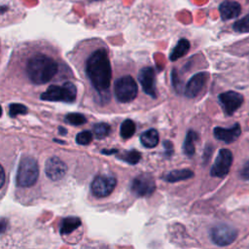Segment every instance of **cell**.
I'll use <instances>...</instances> for the list:
<instances>
[{
  "mask_svg": "<svg viewBox=\"0 0 249 249\" xmlns=\"http://www.w3.org/2000/svg\"><path fill=\"white\" fill-rule=\"evenodd\" d=\"M131 192L137 196H149L156 190V182L151 173H141L131 183Z\"/></svg>",
  "mask_w": 249,
  "mask_h": 249,
  "instance_id": "6",
  "label": "cell"
},
{
  "mask_svg": "<svg viewBox=\"0 0 249 249\" xmlns=\"http://www.w3.org/2000/svg\"><path fill=\"white\" fill-rule=\"evenodd\" d=\"M190 42L187 40V39H180L176 46L173 48L172 52L170 53V55H169V58L170 60L172 61H175L177 59H179L180 57L184 56L190 50Z\"/></svg>",
  "mask_w": 249,
  "mask_h": 249,
  "instance_id": "19",
  "label": "cell"
},
{
  "mask_svg": "<svg viewBox=\"0 0 249 249\" xmlns=\"http://www.w3.org/2000/svg\"><path fill=\"white\" fill-rule=\"evenodd\" d=\"M120 158L127 163L136 164L141 159V154L136 150H129V151H124Z\"/></svg>",
  "mask_w": 249,
  "mask_h": 249,
  "instance_id": "24",
  "label": "cell"
},
{
  "mask_svg": "<svg viewBox=\"0 0 249 249\" xmlns=\"http://www.w3.org/2000/svg\"><path fill=\"white\" fill-rule=\"evenodd\" d=\"M26 112H27V108L25 106H23L22 104L14 103V104L10 105L9 114L11 117H16L18 114H25Z\"/></svg>",
  "mask_w": 249,
  "mask_h": 249,
  "instance_id": "28",
  "label": "cell"
},
{
  "mask_svg": "<svg viewBox=\"0 0 249 249\" xmlns=\"http://www.w3.org/2000/svg\"><path fill=\"white\" fill-rule=\"evenodd\" d=\"M140 141L144 147L154 148L159 144L160 141L159 132L154 128H150L140 135Z\"/></svg>",
  "mask_w": 249,
  "mask_h": 249,
  "instance_id": "18",
  "label": "cell"
},
{
  "mask_svg": "<svg viewBox=\"0 0 249 249\" xmlns=\"http://www.w3.org/2000/svg\"><path fill=\"white\" fill-rule=\"evenodd\" d=\"M219 102L227 115H232L243 103V95L239 92L229 90L219 95Z\"/></svg>",
  "mask_w": 249,
  "mask_h": 249,
  "instance_id": "10",
  "label": "cell"
},
{
  "mask_svg": "<svg viewBox=\"0 0 249 249\" xmlns=\"http://www.w3.org/2000/svg\"><path fill=\"white\" fill-rule=\"evenodd\" d=\"M138 80L145 93L153 98H156L157 89H156V74H155L154 68L150 66L142 68L138 73Z\"/></svg>",
  "mask_w": 249,
  "mask_h": 249,
  "instance_id": "11",
  "label": "cell"
},
{
  "mask_svg": "<svg viewBox=\"0 0 249 249\" xmlns=\"http://www.w3.org/2000/svg\"><path fill=\"white\" fill-rule=\"evenodd\" d=\"M138 87L135 80L129 76L124 75L116 80L114 85V92L118 101L122 103L131 102L137 96Z\"/></svg>",
  "mask_w": 249,
  "mask_h": 249,
  "instance_id": "4",
  "label": "cell"
},
{
  "mask_svg": "<svg viewBox=\"0 0 249 249\" xmlns=\"http://www.w3.org/2000/svg\"><path fill=\"white\" fill-rule=\"evenodd\" d=\"M5 182H6V173L2 164L0 163V190L4 187Z\"/></svg>",
  "mask_w": 249,
  "mask_h": 249,
  "instance_id": "29",
  "label": "cell"
},
{
  "mask_svg": "<svg viewBox=\"0 0 249 249\" xmlns=\"http://www.w3.org/2000/svg\"><path fill=\"white\" fill-rule=\"evenodd\" d=\"M67 172L66 163L57 156L47 159L45 163V173L52 181H59L64 178Z\"/></svg>",
  "mask_w": 249,
  "mask_h": 249,
  "instance_id": "9",
  "label": "cell"
},
{
  "mask_svg": "<svg viewBox=\"0 0 249 249\" xmlns=\"http://www.w3.org/2000/svg\"><path fill=\"white\" fill-rule=\"evenodd\" d=\"M82 225V222L80 218L78 217H66L62 220L61 226H60V233L62 235H68L72 233L74 231H76L80 226Z\"/></svg>",
  "mask_w": 249,
  "mask_h": 249,
  "instance_id": "17",
  "label": "cell"
},
{
  "mask_svg": "<svg viewBox=\"0 0 249 249\" xmlns=\"http://www.w3.org/2000/svg\"><path fill=\"white\" fill-rule=\"evenodd\" d=\"M241 176L245 179V180H249V162H247L242 170H241Z\"/></svg>",
  "mask_w": 249,
  "mask_h": 249,
  "instance_id": "30",
  "label": "cell"
},
{
  "mask_svg": "<svg viewBox=\"0 0 249 249\" xmlns=\"http://www.w3.org/2000/svg\"><path fill=\"white\" fill-rule=\"evenodd\" d=\"M233 30L239 33H248L249 32V14L243 17L242 18L236 20L233 25Z\"/></svg>",
  "mask_w": 249,
  "mask_h": 249,
  "instance_id": "25",
  "label": "cell"
},
{
  "mask_svg": "<svg viewBox=\"0 0 249 249\" xmlns=\"http://www.w3.org/2000/svg\"><path fill=\"white\" fill-rule=\"evenodd\" d=\"M39 177V164L37 160L32 156H24L21 158L18 172L17 185L20 188H30L35 185Z\"/></svg>",
  "mask_w": 249,
  "mask_h": 249,
  "instance_id": "3",
  "label": "cell"
},
{
  "mask_svg": "<svg viewBox=\"0 0 249 249\" xmlns=\"http://www.w3.org/2000/svg\"><path fill=\"white\" fill-rule=\"evenodd\" d=\"M117 185L116 178L108 174L97 175L91 182L90 190L96 197L108 196Z\"/></svg>",
  "mask_w": 249,
  "mask_h": 249,
  "instance_id": "7",
  "label": "cell"
},
{
  "mask_svg": "<svg viewBox=\"0 0 249 249\" xmlns=\"http://www.w3.org/2000/svg\"><path fill=\"white\" fill-rule=\"evenodd\" d=\"M89 1H96V0H89Z\"/></svg>",
  "mask_w": 249,
  "mask_h": 249,
  "instance_id": "33",
  "label": "cell"
},
{
  "mask_svg": "<svg viewBox=\"0 0 249 249\" xmlns=\"http://www.w3.org/2000/svg\"><path fill=\"white\" fill-rule=\"evenodd\" d=\"M92 141V133L89 130H84L76 135V142L80 145H88Z\"/></svg>",
  "mask_w": 249,
  "mask_h": 249,
  "instance_id": "27",
  "label": "cell"
},
{
  "mask_svg": "<svg viewBox=\"0 0 249 249\" xmlns=\"http://www.w3.org/2000/svg\"><path fill=\"white\" fill-rule=\"evenodd\" d=\"M136 130V125L132 120H124L120 127V134L124 139L130 138Z\"/></svg>",
  "mask_w": 249,
  "mask_h": 249,
  "instance_id": "22",
  "label": "cell"
},
{
  "mask_svg": "<svg viewBox=\"0 0 249 249\" xmlns=\"http://www.w3.org/2000/svg\"><path fill=\"white\" fill-rule=\"evenodd\" d=\"M208 74L206 72H198L195 74L187 83L185 87V95L189 98H194L198 95V93L204 88L207 82Z\"/></svg>",
  "mask_w": 249,
  "mask_h": 249,
  "instance_id": "12",
  "label": "cell"
},
{
  "mask_svg": "<svg viewBox=\"0 0 249 249\" xmlns=\"http://www.w3.org/2000/svg\"><path fill=\"white\" fill-rule=\"evenodd\" d=\"M105 154H113V153H117V150H110V151H102Z\"/></svg>",
  "mask_w": 249,
  "mask_h": 249,
  "instance_id": "31",
  "label": "cell"
},
{
  "mask_svg": "<svg viewBox=\"0 0 249 249\" xmlns=\"http://www.w3.org/2000/svg\"><path fill=\"white\" fill-rule=\"evenodd\" d=\"M241 133V127L239 124H234L230 128L216 126L213 129V135L217 140L223 141L225 143H232L234 142Z\"/></svg>",
  "mask_w": 249,
  "mask_h": 249,
  "instance_id": "13",
  "label": "cell"
},
{
  "mask_svg": "<svg viewBox=\"0 0 249 249\" xmlns=\"http://www.w3.org/2000/svg\"><path fill=\"white\" fill-rule=\"evenodd\" d=\"M194 176V172L191 169H175L162 176V179L166 182L174 183L182 180H187Z\"/></svg>",
  "mask_w": 249,
  "mask_h": 249,
  "instance_id": "15",
  "label": "cell"
},
{
  "mask_svg": "<svg viewBox=\"0 0 249 249\" xmlns=\"http://www.w3.org/2000/svg\"><path fill=\"white\" fill-rule=\"evenodd\" d=\"M92 131H93L94 136L97 139H102V138H105L106 136L109 135V133L111 131V127L108 124L99 123V124H96L93 125Z\"/></svg>",
  "mask_w": 249,
  "mask_h": 249,
  "instance_id": "23",
  "label": "cell"
},
{
  "mask_svg": "<svg viewBox=\"0 0 249 249\" xmlns=\"http://www.w3.org/2000/svg\"><path fill=\"white\" fill-rule=\"evenodd\" d=\"M2 116V108H1V106H0V117Z\"/></svg>",
  "mask_w": 249,
  "mask_h": 249,
  "instance_id": "32",
  "label": "cell"
},
{
  "mask_svg": "<svg viewBox=\"0 0 249 249\" xmlns=\"http://www.w3.org/2000/svg\"><path fill=\"white\" fill-rule=\"evenodd\" d=\"M210 237L216 245L227 246L235 240L237 237V231L230 225H217L211 229Z\"/></svg>",
  "mask_w": 249,
  "mask_h": 249,
  "instance_id": "5",
  "label": "cell"
},
{
  "mask_svg": "<svg viewBox=\"0 0 249 249\" xmlns=\"http://www.w3.org/2000/svg\"><path fill=\"white\" fill-rule=\"evenodd\" d=\"M60 69L58 60L45 52H35L29 55L24 65V73L33 85H45L56 77Z\"/></svg>",
  "mask_w": 249,
  "mask_h": 249,
  "instance_id": "2",
  "label": "cell"
},
{
  "mask_svg": "<svg viewBox=\"0 0 249 249\" xmlns=\"http://www.w3.org/2000/svg\"><path fill=\"white\" fill-rule=\"evenodd\" d=\"M198 139V135L196 131L194 130H189L187 135H186V138H185V141H184V144H183V151L185 153L186 156L188 157H193L194 154H195V151H196V140Z\"/></svg>",
  "mask_w": 249,
  "mask_h": 249,
  "instance_id": "20",
  "label": "cell"
},
{
  "mask_svg": "<svg viewBox=\"0 0 249 249\" xmlns=\"http://www.w3.org/2000/svg\"><path fill=\"white\" fill-rule=\"evenodd\" d=\"M240 11H241L240 4L232 0H226L222 2L219 7L220 16L223 20H228V19H232L234 18H237V16L240 14Z\"/></svg>",
  "mask_w": 249,
  "mask_h": 249,
  "instance_id": "14",
  "label": "cell"
},
{
  "mask_svg": "<svg viewBox=\"0 0 249 249\" xmlns=\"http://www.w3.org/2000/svg\"><path fill=\"white\" fill-rule=\"evenodd\" d=\"M41 99L46 101H63L62 87L52 85L41 94Z\"/></svg>",
  "mask_w": 249,
  "mask_h": 249,
  "instance_id": "16",
  "label": "cell"
},
{
  "mask_svg": "<svg viewBox=\"0 0 249 249\" xmlns=\"http://www.w3.org/2000/svg\"><path fill=\"white\" fill-rule=\"evenodd\" d=\"M232 163V153L229 149H221L211 167L210 174L214 177L223 178L231 169Z\"/></svg>",
  "mask_w": 249,
  "mask_h": 249,
  "instance_id": "8",
  "label": "cell"
},
{
  "mask_svg": "<svg viewBox=\"0 0 249 249\" xmlns=\"http://www.w3.org/2000/svg\"><path fill=\"white\" fill-rule=\"evenodd\" d=\"M85 72L94 90L99 94H106L111 85L112 68L108 53L104 48H97L88 55Z\"/></svg>",
  "mask_w": 249,
  "mask_h": 249,
  "instance_id": "1",
  "label": "cell"
},
{
  "mask_svg": "<svg viewBox=\"0 0 249 249\" xmlns=\"http://www.w3.org/2000/svg\"><path fill=\"white\" fill-rule=\"evenodd\" d=\"M63 89V102L72 103L76 100L77 97V88L71 82H65L62 85Z\"/></svg>",
  "mask_w": 249,
  "mask_h": 249,
  "instance_id": "21",
  "label": "cell"
},
{
  "mask_svg": "<svg viewBox=\"0 0 249 249\" xmlns=\"http://www.w3.org/2000/svg\"><path fill=\"white\" fill-rule=\"evenodd\" d=\"M65 120L73 125H81L87 122L86 117L80 113H70V114L66 115Z\"/></svg>",
  "mask_w": 249,
  "mask_h": 249,
  "instance_id": "26",
  "label": "cell"
}]
</instances>
